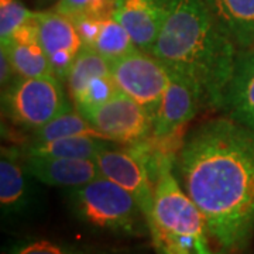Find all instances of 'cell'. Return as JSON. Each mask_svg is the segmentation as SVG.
<instances>
[{"label": "cell", "instance_id": "cell-20", "mask_svg": "<svg viewBox=\"0 0 254 254\" xmlns=\"http://www.w3.org/2000/svg\"><path fill=\"white\" fill-rule=\"evenodd\" d=\"M91 48L105 57L110 64L138 50L128 31L113 17L106 18L102 23L99 34Z\"/></svg>", "mask_w": 254, "mask_h": 254}, {"label": "cell", "instance_id": "cell-3", "mask_svg": "<svg viewBox=\"0 0 254 254\" xmlns=\"http://www.w3.org/2000/svg\"><path fill=\"white\" fill-rule=\"evenodd\" d=\"M173 160H158L154 184V227L151 236L158 254H216L208 242L203 215L173 175Z\"/></svg>", "mask_w": 254, "mask_h": 254}, {"label": "cell", "instance_id": "cell-18", "mask_svg": "<svg viewBox=\"0 0 254 254\" xmlns=\"http://www.w3.org/2000/svg\"><path fill=\"white\" fill-rule=\"evenodd\" d=\"M110 73L112 64L93 48L83 47L76 55L66 78L71 98L76 100L92 79Z\"/></svg>", "mask_w": 254, "mask_h": 254}, {"label": "cell", "instance_id": "cell-25", "mask_svg": "<svg viewBox=\"0 0 254 254\" xmlns=\"http://www.w3.org/2000/svg\"><path fill=\"white\" fill-rule=\"evenodd\" d=\"M75 26L79 31V36L82 38V43L83 47H89L91 48L96 40V37L99 34L100 27H102V23L105 20H100V18H93V17H78L72 18Z\"/></svg>", "mask_w": 254, "mask_h": 254}, {"label": "cell", "instance_id": "cell-6", "mask_svg": "<svg viewBox=\"0 0 254 254\" xmlns=\"http://www.w3.org/2000/svg\"><path fill=\"white\" fill-rule=\"evenodd\" d=\"M112 76L119 91L138 102L154 120L170 83L165 65L153 54L136 50L112 63Z\"/></svg>", "mask_w": 254, "mask_h": 254}, {"label": "cell", "instance_id": "cell-14", "mask_svg": "<svg viewBox=\"0 0 254 254\" xmlns=\"http://www.w3.org/2000/svg\"><path fill=\"white\" fill-rule=\"evenodd\" d=\"M239 50L254 46V0H200Z\"/></svg>", "mask_w": 254, "mask_h": 254}, {"label": "cell", "instance_id": "cell-21", "mask_svg": "<svg viewBox=\"0 0 254 254\" xmlns=\"http://www.w3.org/2000/svg\"><path fill=\"white\" fill-rule=\"evenodd\" d=\"M115 0H58L55 11L71 18L93 17L106 20L113 17Z\"/></svg>", "mask_w": 254, "mask_h": 254}, {"label": "cell", "instance_id": "cell-9", "mask_svg": "<svg viewBox=\"0 0 254 254\" xmlns=\"http://www.w3.org/2000/svg\"><path fill=\"white\" fill-rule=\"evenodd\" d=\"M174 0H115L113 18L128 31L138 50L151 53Z\"/></svg>", "mask_w": 254, "mask_h": 254}, {"label": "cell", "instance_id": "cell-7", "mask_svg": "<svg viewBox=\"0 0 254 254\" xmlns=\"http://www.w3.org/2000/svg\"><path fill=\"white\" fill-rule=\"evenodd\" d=\"M110 141L140 143L153 130V118L138 102L119 91L99 106L78 110Z\"/></svg>", "mask_w": 254, "mask_h": 254}, {"label": "cell", "instance_id": "cell-19", "mask_svg": "<svg viewBox=\"0 0 254 254\" xmlns=\"http://www.w3.org/2000/svg\"><path fill=\"white\" fill-rule=\"evenodd\" d=\"M79 136L109 140L103 133H100L88 119L83 118L78 110L76 112L69 110V112L60 115L58 118L53 119L50 123H47L46 126L36 130L33 143H44V141H51L55 138Z\"/></svg>", "mask_w": 254, "mask_h": 254}, {"label": "cell", "instance_id": "cell-22", "mask_svg": "<svg viewBox=\"0 0 254 254\" xmlns=\"http://www.w3.org/2000/svg\"><path fill=\"white\" fill-rule=\"evenodd\" d=\"M118 92L119 88L113 81L112 73L105 76H98L86 85V88L83 89L78 99L73 100L75 108L76 110H83L99 106L102 103L108 102L110 98H113Z\"/></svg>", "mask_w": 254, "mask_h": 254}, {"label": "cell", "instance_id": "cell-17", "mask_svg": "<svg viewBox=\"0 0 254 254\" xmlns=\"http://www.w3.org/2000/svg\"><path fill=\"white\" fill-rule=\"evenodd\" d=\"M106 148H110L109 140L95 137H65L44 143H33L26 150L27 155H44L60 158H79L96 160V157Z\"/></svg>", "mask_w": 254, "mask_h": 254}, {"label": "cell", "instance_id": "cell-11", "mask_svg": "<svg viewBox=\"0 0 254 254\" xmlns=\"http://www.w3.org/2000/svg\"><path fill=\"white\" fill-rule=\"evenodd\" d=\"M199 108L202 106L193 89L178 75L170 72L168 88L153 122L154 136L157 138L171 136L180 127L188 123Z\"/></svg>", "mask_w": 254, "mask_h": 254}, {"label": "cell", "instance_id": "cell-10", "mask_svg": "<svg viewBox=\"0 0 254 254\" xmlns=\"http://www.w3.org/2000/svg\"><path fill=\"white\" fill-rule=\"evenodd\" d=\"M24 168L37 181L64 188H79L100 177L95 160L27 155Z\"/></svg>", "mask_w": 254, "mask_h": 254}, {"label": "cell", "instance_id": "cell-26", "mask_svg": "<svg viewBox=\"0 0 254 254\" xmlns=\"http://www.w3.org/2000/svg\"><path fill=\"white\" fill-rule=\"evenodd\" d=\"M13 73L16 72H14V69H13V66H11V64H10L6 53L1 50V85L10 83V78H11Z\"/></svg>", "mask_w": 254, "mask_h": 254}, {"label": "cell", "instance_id": "cell-24", "mask_svg": "<svg viewBox=\"0 0 254 254\" xmlns=\"http://www.w3.org/2000/svg\"><path fill=\"white\" fill-rule=\"evenodd\" d=\"M9 254H86L71 246L55 243L46 239L27 240L16 245Z\"/></svg>", "mask_w": 254, "mask_h": 254}, {"label": "cell", "instance_id": "cell-5", "mask_svg": "<svg viewBox=\"0 0 254 254\" xmlns=\"http://www.w3.org/2000/svg\"><path fill=\"white\" fill-rule=\"evenodd\" d=\"M3 103L14 123L34 131L60 115L72 110L61 82L54 75L21 78L11 83Z\"/></svg>", "mask_w": 254, "mask_h": 254}, {"label": "cell", "instance_id": "cell-4", "mask_svg": "<svg viewBox=\"0 0 254 254\" xmlns=\"http://www.w3.org/2000/svg\"><path fill=\"white\" fill-rule=\"evenodd\" d=\"M68 198L73 215L92 227L126 236H140L150 230L136 199L102 175L86 185L72 188Z\"/></svg>", "mask_w": 254, "mask_h": 254}, {"label": "cell", "instance_id": "cell-8", "mask_svg": "<svg viewBox=\"0 0 254 254\" xmlns=\"http://www.w3.org/2000/svg\"><path fill=\"white\" fill-rule=\"evenodd\" d=\"M100 175L116 182L136 199L143 210L150 232L154 227V184L144 155L136 150L106 148L96 157Z\"/></svg>", "mask_w": 254, "mask_h": 254}, {"label": "cell", "instance_id": "cell-1", "mask_svg": "<svg viewBox=\"0 0 254 254\" xmlns=\"http://www.w3.org/2000/svg\"><path fill=\"white\" fill-rule=\"evenodd\" d=\"M182 190L226 253L240 254L254 233V130L230 118L200 125L178 157Z\"/></svg>", "mask_w": 254, "mask_h": 254}, {"label": "cell", "instance_id": "cell-15", "mask_svg": "<svg viewBox=\"0 0 254 254\" xmlns=\"http://www.w3.org/2000/svg\"><path fill=\"white\" fill-rule=\"evenodd\" d=\"M36 20L40 44L48 57L60 51L78 54L83 48L79 31L71 17L53 10L36 13Z\"/></svg>", "mask_w": 254, "mask_h": 254}, {"label": "cell", "instance_id": "cell-12", "mask_svg": "<svg viewBox=\"0 0 254 254\" xmlns=\"http://www.w3.org/2000/svg\"><path fill=\"white\" fill-rule=\"evenodd\" d=\"M10 64L20 78L53 75L48 55L38 40L36 13L18 28L6 44H1Z\"/></svg>", "mask_w": 254, "mask_h": 254}, {"label": "cell", "instance_id": "cell-16", "mask_svg": "<svg viewBox=\"0 0 254 254\" xmlns=\"http://www.w3.org/2000/svg\"><path fill=\"white\" fill-rule=\"evenodd\" d=\"M24 164L10 154L0 161V205L3 216H18L30 206V192Z\"/></svg>", "mask_w": 254, "mask_h": 254}, {"label": "cell", "instance_id": "cell-13", "mask_svg": "<svg viewBox=\"0 0 254 254\" xmlns=\"http://www.w3.org/2000/svg\"><path fill=\"white\" fill-rule=\"evenodd\" d=\"M222 109L230 119L254 130V46L239 51Z\"/></svg>", "mask_w": 254, "mask_h": 254}, {"label": "cell", "instance_id": "cell-2", "mask_svg": "<svg viewBox=\"0 0 254 254\" xmlns=\"http://www.w3.org/2000/svg\"><path fill=\"white\" fill-rule=\"evenodd\" d=\"M150 54L190 85L200 106L222 109L239 48L200 0H174Z\"/></svg>", "mask_w": 254, "mask_h": 254}, {"label": "cell", "instance_id": "cell-23", "mask_svg": "<svg viewBox=\"0 0 254 254\" xmlns=\"http://www.w3.org/2000/svg\"><path fill=\"white\" fill-rule=\"evenodd\" d=\"M34 13L20 0H0V40L6 44Z\"/></svg>", "mask_w": 254, "mask_h": 254}]
</instances>
